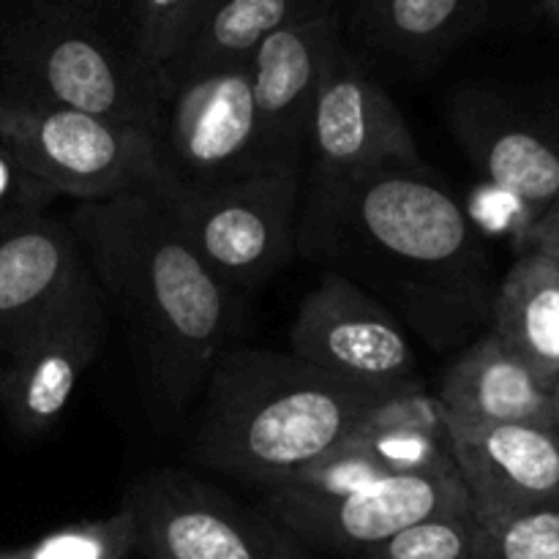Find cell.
<instances>
[{"instance_id":"9c48e42d","label":"cell","mask_w":559,"mask_h":559,"mask_svg":"<svg viewBox=\"0 0 559 559\" xmlns=\"http://www.w3.org/2000/svg\"><path fill=\"white\" fill-rule=\"evenodd\" d=\"M260 508L320 559H360L402 530L451 511H469L456 464L399 475L342 497H306L287 489L262 491Z\"/></svg>"},{"instance_id":"9a60e30c","label":"cell","mask_w":559,"mask_h":559,"mask_svg":"<svg viewBox=\"0 0 559 559\" xmlns=\"http://www.w3.org/2000/svg\"><path fill=\"white\" fill-rule=\"evenodd\" d=\"M338 44L342 0L278 27L251 55L260 145L271 167L306 169L317 96Z\"/></svg>"},{"instance_id":"4fadbf2b","label":"cell","mask_w":559,"mask_h":559,"mask_svg":"<svg viewBox=\"0 0 559 559\" xmlns=\"http://www.w3.org/2000/svg\"><path fill=\"white\" fill-rule=\"evenodd\" d=\"M448 123L469 162L530 218L559 197V104H538L489 85L448 98ZM527 218V222H530Z\"/></svg>"},{"instance_id":"ffe728a7","label":"cell","mask_w":559,"mask_h":559,"mask_svg":"<svg viewBox=\"0 0 559 559\" xmlns=\"http://www.w3.org/2000/svg\"><path fill=\"white\" fill-rule=\"evenodd\" d=\"M489 331L546 388H559V260L524 249L497 282Z\"/></svg>"},{"instance_id":"44dd1931","label":"cell","mask_w":559,"mask_h":559,"mask_svg":"<svg viewBox=\"0 0 559 559\" xmlns=\"http://www.w3.org/2000/svg\"><path fill=\"white\" fill-rule=\"evenodd\" d=\"M338 0H216L183 52L164 69V85L246 63L278 27Z\"/></svg>"},{"instance_id":"4316f807","label":"cell","mask_w":559,"mask_h":559,"mask_svg":"<svg viewBox=\"0 0 559 559\" xmlns=\"http://www.w3.org/2000/svg\"><path fill=\"white\" fill-rule=\"evenodd\" d=\"M522 238L524 249L540 251V254H549L559 260V197L546 211H540L538 216L524 224Z\"/></svg>"},{"instance_id":"8fae6325","label":"cell","mask_w":559,"mask_h":559,"mask_svg":"<svg viewBox=\"0 0 559 559\" xmlns=\"http://www.w3.org/2000/svg\"><path fill=\"white\" fill-rule=\"evenodd\" d=\"M453 464L451 431L440 402L418 382L366 409L331 451L273 489L306 497H342L399 475Z\"/></svg>"},{"instance_id":"3957f363","label":"cell","mask_w":559,"mask_h":559,"mask_svg":"<svg viewBox=\"0 0 559 559\" xmlns=\"http://www.w3.org/2000/svg\"><path fill=\"white\" fill-rule=\"evenodd\" d=\"M393 393L336 380L289 353L233 344L213 364L194 407L191 459L238 484L273 489Z\"/></svg>"},{"instance_id":"1f68e13d","label":"cell","mask_w":559,"mask_h":559,"mask_svg":"<svg viewBox=\"0 0 559 559\" xmlns=\"http://www.w3.org/2000/svg\"><path fill=\"white\" fill-rule=\"evenodd\" d=\"M0 559H16L14 549H0Z\"/></svg>"},{"instance_id":"f546056e","label":"cell","mask_w":559,"mask_h":559,"mask_svg":"<svg viewBox=\"0 0 559 559\" xmlns=\"http://www.w3.org/2000/svg\"><path fill=\"white\" fill-rule=\"evenodd\" d=\"M538 9L540 14H546L549 20L559 22V0H538Z\"/></svg>"},{"instance_id":"d6a6232c","label":"cell","mask_w":559,"mask_h":559,"mask_svg":"<svg viewBox=\"0 0 559 559\" xmlns=\"http://www.w3.org/2000/svg\"><path fill=\"white\" fill-rule=\"evenodd\" d=\"M555 402H557V429H559V388L555 391Z\"/></svg>"},{"instance_id":"277c9868","label":"cell","mask_w":559,"mask_h":559,"mask_svg":"<svg viewBox=\"0 0 559 559\" xmlns=\"http://www.w3.org/2000/svg\"><path fill=\"white\" fill-rule=\"evenodd\" d=\"M164 91L118 0H31L0 55V96L102 115L151 140Z\"/></svg>"},{"instance_id":"f1b7e54d","label":"cell","mask_w":559,"mask_h":559,"mask_svg":"<svg viewBox=\"0 0 559 559\" xmlns=\"http://www.w3.org/2000/svg\"><path fill=\"white\" fill-rule=\"evenodd\" d=\"M216 3V0H191V9H194V20H197V27L202 25V20H205V14L211 11V5ZM197 33V31H194ZM194 38V36H191Z\"/></svg>"},{"instance_id":"7c38bea8","label":"cell","mask_w":559,"mask_h":559,"mask_svg":"<svg viewBox=\"0 0 559 559\" xmlns=\"http://www.w3.org/2000/svg\"><path fill=\"white\" fill-rule=\"evenodd\" d=\"M424 164L402 109L344 41L338 44L317 96L304 173L369 178Z\"/></svg>"},{"instance_id":"5bb4252c","label":"cell","mask_w":559,"mask_h":559,"mask_svg":"<svg viewBox=\"0 0 559 559\" xmlns=\"http://www.w3.org/2000/svg\"><path fill=\"white\" fill-rule=\"evenodd\" d=\"M109 328V306L96 278L76 287L5 358L0 413L20 437H38L58 424Z\"/></svg>"},{"instance_id":"7a4b0ae2","label":"cell","mask_w":559,"mask_h":559,"mask_svg":"<svg viewBox=\"0 0 559 559\" xmlns=\"http://www.w3.org/2000/svg\"><path fill=\"white\" fill-rule=\"evenodd\" d=\"M66 218L123 322L145 415L173 435L194 413L218 355L235 344L249 300L191 249L162 189L74 202Z\"/></svg>"},{"instance_id":"836d02e7","label":"cell","mask_w":559,"mask_h":559,"mask_svg":"<svg viewBox=\"0 0 559 559\" xmlns=\"http://www.w3.org/2000/svg\"><path fill=\"white\" fill-rule=\"evenodd\" d=\"M134 559H142V557H134Z\"/></svg>"},{"instance_id":"e0dca14e","label":"cell","mask_w":559,"mask_h":559,"mask_svg":"<svg viewBox=\"0 0 559 559\" xmlns=\"http://www.w3.org/2000/svg\"><path fill=\"white\" fill-rule=\"evenodd\" d=\"M451 451L480 527L559 508V431L546 426L451 429Z\"/></svg>"},{"instance_id":"52a82bcc","label":"cell","mask_w":559,"mask_h":559,"mask_svg":"<svg viewBox=\"0 0 559 559\" xmlns=\"http://www.w3.org/2000/svg\"><path fill=\"white\" fill-rule=\"evenodd\" d=\"M142 559H320L262 508L178 467L140 475L123 495Z\"/></svg>"},{"instance_id":"83f0119b","label":"cell","mask_w":559,"mask_h":559,"mask_svg":"<svg viewBox=\"0 0 559 559\" xmlns=\"http://www.w3.org/2000/svg\"><path fill=\"white\" fill-rule=\"evenodd\" d=\"M27 3H31V0H0V55H3L5 38L14 31L16 20L22 16Z\"/></svg>"},{"instance_id":"cb8c5ba5","label":"cell","mask_w":559,"mask_h":559,"mask_svg":"<svg viewBox=\"0 0 559 559\" xmlns=\"http://www.w3.org/2000/svg\"><path fill=\"white\" fill-rule=\"evenodd\" d=\"M473 559H559V508L500 524H478Z\"/></svg>"},{"instance_id":"ac0fdd59","label":"cell","mask_w":559,"mask_h":559,"mask_svg":"<svg viewBox=\"0 0 559 559\" xmlns=\"http://www.w3.org/2000/svg\"><path fill=\"white\" fill-rule=\"evenodd\" d=\"M87 278L69 218L47 211L0 235V360Z\"/></svg>"},{"instance_id":"4dcf8cb0","label":"cell","mask_w":559,"mask_h":559,"mask_svg":"<svg viewBox=\"0 0 559 559\" xmlns=\"http://www.w3.org/2000/svg\"><path fill=\"white\" fill-rule=\"evenodd\" d=\"M3 380H5V360H0V393H3Z\"/></svg>"},{"instance_id":"5b68a950","label":"cell","mask_w":559,"mask_h":559,"mask_svg":"<svg viewBox=\"0 0 559 559\" xmlns=\"http://www.w3.org/2000/svg\"><path fill=\"white\" fill-rule=\"evenodd\" d=\"M164 197L191 249L243 300L298 260L304 169L262 167L229 183Z\"/></svg>"},{"instance_id":"2e32d148","label":"cell","mask_w":559,"mask_h":559,"mask_svg":"<svg viewBox=\"0 0 559 559\" xmlns=\"http://www.w3.org/2000/svg\"><path fill=\"white\" fill-rule=\"evenodd\" d=\"M497 0H342V41L377 80H415L484 31Z\"/></svg>"},{"instance_id":"7402d4cb","label":"cell","mask_w":559,"mask_h":559,"mask_svg":"<svg viewBox=\"0 0 559 559\" xmlns=\"http://www.w3.org/2000/svg\"><path fill=\"white\" fill-rule=\"evenodd\" d=\"M16 559H134L140 557L136 519L126 502L115 513L93 522L60 527L31 546L14 549Z\"/></svg>"},{"instance_id":"d4e9b609","label":"cell","mask_w":559,"mask_h":559,"mask_svg":"<svg viewBox=\"0 0 559 559\" xmlns=\"http://www.w3.org/2000/svg\"><path fill=\"white\" fill-rule=\"evenodd\" d=\"M162 71L178 58L197 31L191 0H118Z\"/></svg>"},{"instance_id":"d6986e66","label":"cell","mask_w":559,"mask_h":559,"mask_svg":"<svg viewBox=\"0 0 559 559\" xmlns=\"http://www.w3.org/2000/svg\"><path fill=\"white\" fill-rule=\"evenodd\" d=\"M435 396L448 431L508 424L557 429L555 391L513 358L491 331L462 347Z\"/></svg>"},{"instance_id":"484cf974","label":"cell","mask_w":559,"mask_h":559,"mask_svg":"<svg viewBox=\"0 0 559 559\" xmlns=\"http://www.w3.org/2000/svg\"><path fill=\"white\" fill-rule=\"evenodd\" d=\"M58 197L27 169L20 153L0 134V235L52 207Z\"/></svg>"},{"instance_id":"ba28073f","label":"cell","mask_w":559,"mask_h":559,"mask_svg":"<svg viewBox=\"0 0 559 559\" xmlns=\"http://www.w3.org/2000/svg\"><path fill=\"white\" fill-rule=\"evenodd\" d=\"M249 60L167 82L153 131L167 194L211 189L271 167L262 156Z\"/></svg>"},{"instance_id":"6da1fadb","label":"cell","mask_w":559,"mask_h":559,"mask_svg":"<svg viewBox=\"0 0 559 559\" xmlns=\"http://www.w3.org/2000/svg\"><path fill=\"white\" fill-rule=\"evenodd\" d=\"M298 257L369 293L437 353L489 325L486 240L426 164L369 178L304 173Z\"/></svg>"},{"instance_id":"603a6c76","label":"cell","mask_w":559,"mask_h":559,"mask_svg":"<svg viewBox=\"0 0 559 559\" xmlns=\"http://www.w3.org/2000/svg\"><path fill=\"white\" fill-rule=\"evenodd\" d=\"M478 519L469 511H451L402 530L360 559H473Z\"/></svg>"},{"instance_id":"30bf717a","label":"cell","mask_w":559,"mask_h":559,"mask_svg":"<svg viewBox=\"0 0 559 559\" xmlns=\"http://www.w3.org/2000/svg\"><path fill=\"white\" fill-rule=\"evenodd\" d=\"M289 355L371 391L418 385V355L393 311L336 273H320L289 325Z\"/></svg>"},{"instance_id":"8992f818","label":"cell","mask_w":559,"mask_h":559,"mask_svg":"<svg viewBox=\"0 0 559 559\" xmlns=\"http://www.w3.org/2000/svg\"><path fill=\"white\" fill-rule=\"evenodd\" d=\"M0 134L55 197L109 202L162 189L151 134L120 120L0 96Z\"/></svg>"}]
</instances>
